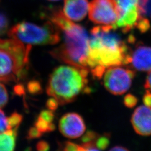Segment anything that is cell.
<instances>
[{
  "instance_id": "cell-9",
  "label": "cell",
  "mask_w": 151,
  "mask_h": 151,
  "mask_svg": "<svg viewBox=\"0 0 151 151\" xmlns=\"http://www.w3.org/2000/svg\"><path fill=\"white\" fill-rule=\"evenodd\" d=\"M131 122L135 132L140 135H151V108L141 105L135 110Z\"/></svg>"
},
{
  "instance_id": "cell-23",
  "label": "cell",
  "mask_w": 151,
  "mask_h": 151,
  "mask_svg": "<svg viewBox=\"0 0 151 151\" xmlns=\"http://www.w3.org/2000/svg\"><path fill=\"white\" fill-rule=\"evenodd\" d=\"M8 130L7 118L4 112L0 109V133Z\"/></svg>"
},
{
  "instance_id": "cell-4",
  "label": "cell",
  "mask_w": 151,
  "mask_h": 151,
  "mask_svg": "<svg viewBox=\"0 0 151 151\" xmlns=\"http://www.w3.org/2000/svg\"><path fill=\"white\" fill-rule=\"evenodd\" d=\"M7 34L9 37L30 45H54L60 40V29L50 22L42 26L22 22L11 27Z\"/></svg>"
},
{
  "instance_id": "cell-20",
  "label": "cell",
  "mask_w": 151,
  "mask_h": 151,
  "mask_svg": "<svg viewBox=\"0 0 151 151\" xmlns=\"http://www.w3.org/2000/svg\"><path fill=\"white\" fill-rule=\"evenodd\" d=\"M9 20L5 15L0 12V35L5 34L8 29Z\"/></svg>"
},
{
  "instance_id": "cell-12",
  "label": "cell",
  "mask_w": 151,
  "mask_h": 151,
  "mask_svg": "<svg viewBox=\"0 0 151 151\" xmlns=\"http://www.w3.org/2000/svg\"><path fill=\"white\" fill-rule=\"evenodd\" d=\"M89 6L87 0H65L63 12L70 20L80 22L86 16Z\"/></svg>"
},
{
  "instance_id": "cell-19",
  "label": "cell",
  "mask_w": 151,
  "mask_h": 151,
  "mask_svg": "<svg viewBox=\"0 0 151 151\" xmlns=\"http://www.w3.org/2000/svg\"><path fill=\"white\" fill-rule=\"evenodd\" d=\"M27 90L32 94H37L42 91V87L38 81L33 80L27 84Z\"/></svg>"
},
{
  "instance_id": "cell-25",
  "label": "cell",
  "mask_w": 151,
  "mask_h": 151,
  "mask_svg": "<svg viewBox=\"0 0 151 151\" xmlns=\"http://www.w3.org/2000/svg\"><path fill=\"white\" fill-rule=\"evenodd\" d=\"M46 105H47V107L48 108L49 110L53 111L57 109L58 106L60 104L56 99H55L53 97H52L49 99Z\"/></svg>"
},
{
  "instance_id": "cell-30",
  "label": "cell",
  "mask_w": 151,
  "mask_h": 151,
  "mask_svg": "<svg viewBox=\"0 0 151 151\" xmlns=\"http://www.w3.org/2000/svg\"><path fill=\"white\" fill-rule=\"evenodd\" d=\"M14 90L16 93L18 95H22L25 92L24 87L22 85H16V86L15 87Z\"/></svg>"
},
{
  "instance_id": "cell-24",
  "label": "cell",
  "mask_w": 151,
  "mask_h": 151,
  "mask_svg": "<svg viewBox=\"0 0 151 151\" xmlns=\"http://www.w3.org/2000/svg\"><path fill=\"white\" fill-rule=\"evenodd\" d=\"M43 134H42L34 126L31 127L27 132V138L28 139H34L40 137Z\"/></svg>"
},
{
  "instance_id": "cell-26",
  "label": "cell",
  "mask_w": 151,
  "mask_h": 151,
  "mask_svg": "<svg viewBox=\"0 0 151 151\" xmlns=\"http://www.w3.org/2000/svg\"><path fill=\"white\" fill-rule=\"evenodd\" d=\"M49 148L48 143L43 140L38 142L36 146L37 151H49Z\"/></svg>"
},
{
  "instance_id": "cell-28",
  "label": "cell",
  "mask_w": 151,
  "mask_h": 151,
  "mask_svg": "<svg viewBox=\"0 0 151 151\" xmlns=\"http://www.w3.org/2000/svg\"><path fill=\"white\" fill-rule=\"evenodd\" d=\"M83 145L86 147L87 151H101L95 145L94 142H89L83 143Z\"/></svg>"
},
{
  "instance_id": "cell-8",
  "label": "cell",
  "mask_w": 151,
  "mask_h": 151,
  "mask_svg": "<svg viewBox=\"0 0 151 151\" xmlns=\"http://www.w3.org/2000/svg\"><path fill=\"white\" fill-rule=\"evenodd\" d=\"M59 129L62 135L65 137L75 139L84 133L86 125L80 114L69 113L65 114L60 119Z\"/></svg>"
},
{
  "instance_id": "cell-29",
  "label": "cell",
  "mask_w": 151,
  "mask_h": 151,
  "mask_svg": "<svg viewBox=\"0 0 151 151\" xmlns=\"http://www.w3.org/2000/svg\"><path fill=\"white\" fill-rule=\"evenodd\" d=\"M145 87L146 90L151 92V70L150 71L147 77Z\"/></svg>"
},
{
  "instance_id": "cell-22",
  "label": "cell",
  "mask_w": 151,
  "mask_h": 151,
  "mask_svg": "<svg viewBox=\"0 0 151 151\" xmlns=\"http://www.w3.org/2000/svg\"><path fill=\"white\" fill-rule=\"evenodd\" d=\"M138 103L137 98L133 95L128 94L126 95L124 99V105L128 108L134 107Z\"/></svg>"
},
{
  "instance_id": "cell-10",
  "label": "cell",
  "mask_w": 151,
  "mask_h": 151,
  "mask_svg": "<svg viewBox=\"0 0 151 151\" xmlns=\"http://www.w3.org/2000/svg\"><path fill=\"white\" fill-rule=\"evenodd\" d=\"M31 49V45H25L21 41L16 39H0V50L10 53L25 65L29 64Z\"/></svg>"
},
{
  "instance_id": "cell-33",
  "label": "cell",
  "mask_w": 151,
  "mask_h": 151,
  "mask_svg": "<svg viewBox=\"0 0 151 151\" xmlns=\"http://www.w3.org/2000/svg\"><path fill=\"white\" fill-rule=\"evenodd\" d=\"M49 1H58V0H49Z\"/></svg>"
},
{
  "instance_id": "cell-15",
  "label": "cell",
  "mask_w": 151,
  "mask_h": 151,
  "mask_svg": "<svg viewBox=\"0 0 151 151\" xmlns=\"http://www.w3.org/2000/svg\"><path fill=\"white\" fill-rule=\"evenodd\" d=\"M22 116L21 114L14 112L7 118L8 130L17 131L20 124L22 123Z\"/></svg>"
},
{
  "instance_id": "cell-2",
  "label": "cell",
  "mask_w": 151,
  "mask_h": 151,
  "mask_svg": "<svg viewBox=\"0 0 151 151\" xmlns=\"http://www.w3.org/2000/svg\"><path fill=\"white\" fill-rule=\"evenodd\" d=\"M114 30L113 26H97L92 29L87 61L89 70L97 66L107 68L127 65L130 54L129 48Z\"/></svg>"
},
{
  "instance_id": "cell-17",
  "label": "cell",
  "mask_w": 151,
  "mask_h": 151,
  "mask_svg": "<svg viewBox=\"0 0 151 151\" xmlns=\"http://www.w3.org/2000/svg\"><path fill=\"white\" fill-rule=\"evenodd\" d=\"M150 22L148 19L141 16L135 25L137 27L140 32L145 33L147 32L150 28Z\"/></svg>"
},
{
  "instance_id": "cell-16",
  "label": "cell",
  "mask_w": 151,
  "mask_h": 151,
  "mask_svg": "<svg viewBox=\"0 0 151 151\" xmlns=\"http://www.w3.org/2000/svg\"><path fill=\"white\" fill-rule=\"evenodd\" d=\"M62 151H87L86 147L78 145L71 142H66L62 146Z\"/></svg>"
},
{
  "instance_id": "cell-5",
  "label": "cell",
  "mask_w": 151,
  "mask_h": 151,
  "mask_svg": "<svg viewBox=\"0 0 151 151\" xmlns=\"http://www.w3.org/2000/svg\"><path fill=\"white\" fill-rule=\"evenodd\" d=\"M135 72L120 67H111L105 70L104 85L111 93L119 95L125 93L131 86Z\"/></svg>"
},
{
  "instance_id": "cell-31",
  "label": "cell",
  "mask_w": 151,
  "mask_h": 151,
  "mask_svg": "<svg viewBox=\"0 0 151 151\" xmlns=\"http://www.w3.org/2000/svg\"><path fill=\"white\" fill-rule=\"evenodd\" d=\"M109 151H129L127 148L122 146H115L112 148Z\"/></svg>"
},
{
  "instance_id": "cell-32",
  "label": "cell",
  "mask_w": 151,
  "mask_h": 151,
  "mask_svg": "<svg viewBox=\"0 0 151 151\" xmlns=\"http://www.w3.org/2000/svg\"><path fill=\"white\" fill-rule=\"evenodd\" d=\"M25 151H32V150H30V148H27Z\"/></svg>"
},
{
  "instance_id": "cell-11",
  "label": "cell",
  "mask_w": 151,
  "mask_h": 151,
  "mask_svg": "<svg viewBox=\"0 0 151 151\" xmlns=\"http://www.w3.org/2000/svg\"><path fill=\"white\" fill-rule=\"evenodd\" d=\"M137 70L145 72L151 70V47L139 46L130 54L128 64Z\"/></svg>"
},
{
  "instance_id": "cell-6",
  "label": "cell",
  "mask_w": 151,
  "mask_h": 151,
  "mask_svg": "<svg viewBox=\"0 0 151 151\" xmlns=\"http://www.w3.org/2000/svg\"><path fill=\"white\" fill-rule=\"evenodd\" d=\"M120 16L115 0H92L89 6V18L96 24L113 26Z\"/></svg>"
},
{
  "instance_id": "cell-14",
  "label": "cell",
  "mask_w": 151,
  "mask_h": 151,
  "mask_svg": "<svg viewBox=\"0 0 151 151\" xmlns=\"http://www.w3.org/2000/svg\"><path fill=\"white\" fill-rule=\"evenodd\" d=\"M34 126L42 133L53 132L55 129V126L53 123L42 118L39 116L35 120Z\"/></svg>"
},
{
  "instance_id": "cell-3",
  "label": "cell",
  "mask_w": 151,
  "mask_h": 151,
  "mask_svg": "<svg viewBox=\"0 0 151 151\" xmlns=\"http://www.w3.org/2000/svg\"><path fill=\"white\" fill-rule=\"evenodd\" d=\"M88 70L72 65H61L49 76L47 92L60 105L71 103L82 92H87Z\"/></svg>"
},
{
  "instance_id": "cell-27",
  "label": "cell",
  "mask_w": 151,
  "mask_h": 151,
  "mask_svg": "<svg viewBox=\"0 0 151 151\" xmlns=\"http://www.w3.org/2000/svg\"><path fill=\"white\" fill-rule=\"evenodd\" d=\"M143 103L147 106L151 108V92L147 91L143 99Z\"/></svg>"
},
{
  "instance_id": "cell-18",
  "label": "cell",
  "mask_w": 151,
  "mask_h": 151,
  "mask_svg": "<svg viewBox=\"0 0 151 151\" xmlns=\"http://www.w3.org/2000/svg\"><path fill=\"white\" fill-rule=\"evenodd\" d=\"M0 81V108H3L8 102L9 95L5 86Z\"/></svg>"
},
{
  "instance_id": "cell-1",
  "label": "cell",
  "mask_w": 151,
  "mask_h": 151,
  "mask_svg": "<svg viewBox=\"0 0 151 151\" xmlns=\"http://www.w3.org/2000/svg\"><path fill=\"white\" fill-rule=\"evenodd\" d=\"M50 19L63 32V43L51 51V55L67 65L89 70L87 61L90 39L86 30L68 19L60 10L53 11Z\"/></svg>"
},
{
  "instance_id": "cell-13",
  "label": "cell",
  "mask_w": 151,
  "mask_h": 151,
  "mask_svg": "<svg viewBox=\"0 0 151 151\" xmlns=\"http://www.w3.org/2000/svg\"><path fill=\"white\" fill-rule=\"evenodd\" d=\"M17 131L8 130L0 133V151H14Z\"/></svg>"
},
{
  "instance_id": "cell-21",
  "label": "cell",
  "mask_w": 151,
  "mask_h": 151,
  "mask_svg": "<svg viewBox=\"0 0 151 151\" xmlns=\"http://www.w3.org/2000/svg\"><path fill=\"white\" fill-rule=\"evenodd\" d=\"M109 141L106 137H99L95 141V145L100 150H104L106 148Z\"/></svg>"
},
{
  "instance_id": "cell-7",
  "label": "cell",
  "mask_w": 151,
  "mask_h": 151,
  "mask_svg": "<svg viewBox=\"0 0 151 151\" xmlns=\"http://www.w3.org/2000/svg\"><path fill=\"white\" fill-rule=\"evenodd\" d=\"M27 66L10 53L0 50V81H19L25 75Z\"/></svg>"
}]
</instances>
